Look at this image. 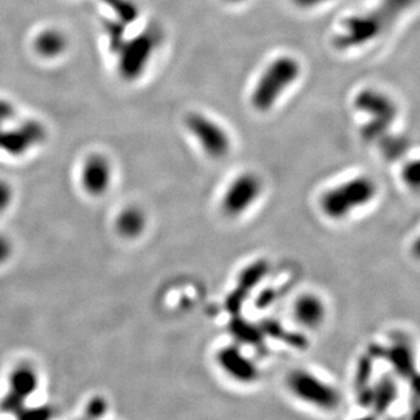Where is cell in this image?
<instances>
[{
    "instance_id": "1",
    "label": "cell",
    "mask_w": 420,
    "mask_h": 420,
    "mask_svg": "<svg viewBox=\"0 0 420 420\" xmlns=\"http://www.w3.org/2000/svg\"><path fill=\"white\" fill-rule=\"evenodd\" d=\"M412 1L381 0L370 12L350 16L344 21V32L334 39V45L337 49H350L375 40L401 13L408 10Z\"/></svg>"
},
{
    "instance_id": "2",
    "label": "cell",
    "mask_w": 420,
    "mask_h": 420,
    "mask_svg": "<svg viewBox=\"0 0 420 420\" xmlns=\"http://www.w3.org/2000/svg\"><path fill=\"white\" fill-rule=\"evenodd\" d=\"M377 195V186L369 177H357L326 190L320 199L322 214L332 221H342L369 205Z\"/></svg>"
},
{
    "instance_id": "3",
    "label": "cell",
    "mask_w": 420,
    "mask_h": 420,
    "mask_svg": "<svg viewBox=\"0 0 420 420\" xmlns=\"http://www.w3.org/2000/svg\"><path fill=\"white\" fill-rule=\"evenodd\" d=\"M300 63L293 56L284 55L273 60L264 71L251 95V104L255 109L260 113L272 109L282 93L300 76Z\"/></svg>"
},
{
    "instance_id": "4",
    "label": "cell",
    "mask_w": 420,
    "mask_h": 420,
    "mask_svg": "<svg viewBox=\"0 0 420 420\" xmlns=\"http://www.w3.org/2000/svg\"><path fill=\"white\" fill-rule=\"evenodd\" d=\"M286 385L292 396L313 408L329 411L340 405V392L335 386L307 370L290 372Z\"/></svg>"
},
{
    "instance_id": "5",
    "label": "cell",
    "mask_w": 420,
    "mask_h": 420,
    "mask_svg": "<svg viewBox=\"0 0 420 420\" xmlns=\"http://www.w3.org/2000/svg\"><path fill=\"white\" fill-rule=\"evenodd\" d=\"M354 106L361 113H366L372 117V122L362 130V135L367 140H375L384 133L398 115L395 102L385 93L374 89H364L357 93Z\"/></svg>"
},
{
    "instance_id": "6",
    "label": "cell",
    "mask_w": 420,
    "mask_h": 420,
    "mask_svg": "<svg viewBox=\"0 0 420 420\" xmlns=\"http://www.w3.org/2000/svg\"><path fill=\"white\" fill-rule=\"evenodd\" d=\"M262 194V183L254 173H242L231 181L222 196L221 208L229 217H238L250 210Z\"/></svg>"
},
{
    "instance_id": "7",
    "label": "cell",
    "mask_w": 420,
    "mask_h": 420,
    "mask_svg": "<svg viewBox=\"0 0 420 420\" xmlns=\"http://www.w3.org/2000/svg\"><path fill=\"white\" fill-rule=\"evenodd\" d=\"M186 126L209 157L222 158L230 150V138L225 128L201 113H190Z\"/></svg>"
},
{
    "instance_id": "8",
    "label": "cell",
    "mask_w": 420,
    "mask_h": 420,
    "mask_svg": "<svg viewBox=\"0 0 420 420\" xmlns=\"http://www.w3.org/2000/svg\"><path fill=\"white\" fill-rule=\"evenodd\" d=\"M270 271L267 260H255L242 270L238 275L234 289L227 295L225 307L231 315H238L245 305L251 293L260 286Z\"/></svg>"
},
{
    "instance_id": "9",
    "label": "cell",
    "mask_w": 420,
    "mask_h": 420,
    "mask_svg": "<svg viewBox=\"0 0 420 420\" xmlns=\"http://www.w3.org/2000/svg\"><path fill=\"white\" fill-rule=\"evenodd\" d=\"M113 180V167L109 158L101 153L90 154L81 167L80 183L91 196L104 195Z\"/></svg>"
},
{
    "instance_id": "10",
    "label": "cell",
    "mask_w": 420,
    "mask_h": 420,
    "mask_svg": "<svg viewBox=\"0 0 420 420\" xmlns=\"http://www.w3.org/2000/svg\"><path fill=\"white\" fill-rule=\"evenodd\" d=\"M216 362L225 375L241 384H251L260 379L256 363L238 347L225 346L216 354Z\"/></svg>"
},
{
    "instance_id": "11",
    "label": "cell",
    "mask_w": 420,
    "mask_h": 420,
    "mask_svg": "<svg viewBox=\"0 0 420 420\" xmlns=\"http://www.w3.org/2000/svg\"><path fill=\"white\" fill-rule=\"evenodd\" d=\"M153 49V39L148 34H141L132 39L130 46L123 43L119 48L123 55L119 64L124 76H128V78L138 77L150 61Z\"/></svg>"
},
{
    "instance_id": "12",
    "label": "cell",
    "mask_w": 420,
    "mask_h": 420,
    "mask_svg": "<svg viewBox=\"0 0 420 420\" xmlns=\"http://www.w3.org/2000/svg\"><path fill=\"white\" fill-rule=\"evenodd\" d=\"M293 315L302 327L315 329L324 324L327 308L324 300L314 293H304L297 298L293 305Z\"/></svg>"
},
{
    "instance_id": "13",
    "label": "cell",
    "mask_w": 420,
    "mask_h": 420,
    "mask_svg": "<svg viewBox=\"0 0 420 420\" xmlns=\"http://www.w3.org/2000/svg\"><path fill=\"white\" fill-rule=\"evenodd\" d=\"M69 48V39L62 29L47 27L36 33L33 39V51L39 58L55 60L61 58Z\"/></svg>"
},
{
    "instance_id": "14",
    "label": "cell",
    "mask_w": 420,
    "mask_h": 420,
    "mask_svg": "<svg viewBox=\"0 0 420 420\" xmlns=\"http://www.w3.org/2000/svg\"><path fill=\"white\" fill-rule=\"evenodd\" d=\"M148 225V218L145 212L138 207H128L123 209L116 218V229L119 235L126 238H137L144 232Z\"/></svg>"
},
{
    "instance_id": "15",
    "label": "cell",
    "mask_w": 420,
    "mask_h": 420,
    "mask_svg": "<svg viewBox=\"0 0 420 420\" xmlns=\"http://www.w3.org/2000/svg\"><path fill=\"white\" fill-rule=\"evenodd\" d=\"M397 395V389L391 379H384L379 382V386L374 390L372 395V401L376 405L377 412H384V410L390 406L395 401Z\"/></svg>"
},
{
    "instance_id": "16",
    "label": "cell",
    "mask_w": 420,
    "mask_h": 420,
    "mask_svg": "<svg viewBox=\"0 0 420 420\" xmlns=\"http://www.w3.org/2000/svg\"><path fill=\"white\" fill-rule=\"evenodd\" d=\"M232 333L238 340L250 344H260L264 335L262 328L250 324L247 321L237 320L236 317L232 322Z\"/></svg>"
},
{
    "instance_id": "17",
    "label": "cell",
    "mask_w": 420,
    "mask_h": 420,
    "mask_svg": "<svg viewBox=\"0 0 420 420\" xmlns=\"http://www.w3.org/2000/svg\"><path fill=\"white\" fill-rule=\"evenodd\" d=\"M14 192L6 180L0 179V214L6 212L12 205Z\"/></svg>"
},
{
    "instance_id": "18",
    "label": "cell",
    "mask_w": 420,
    "mask_h": 420,
    "mask_svg": "<svg viewBox=\"0 0 420 420\" xmlns=\"http://www.w3.org/2000/svg\"><path fill=\"white\" fill-rule=\"evenodd\" d=\"M16 108L10 101L0 98V128H5L7 124L14 122Z\"/></svg>"
},
{
    "instance_id": "19",
    "label": "cell",
    "mask_w": 420,
    "mask_h": 420,
    "mask_svg": "<svg viewBox=\"0 0 420 420\" xmlns=\"http://www.w3.org/2000/svg\"><path fill=\"white\" fill-rule=\"evenodd\" d=\"M403 178H404L405 183H408L409 186L417 188L420 180L419 163L412 161L410 164L406 165L404 172H403Z\"/></svg>"
},
{
    "instance_id": "20",
    "label": "cell",
    "mask_w": 420,
    "mask_h": 420,
    "mask_svg": "<svg viewBox=\"0 0 420 420\" xmlns=\"http://www.w3.org/2000/svg\"><path fill=\"white\" fill-rule=\"evenodd\" d=\"M392 354L394 357L390 355V359L395 363L396 368L401 372H409L408 364L410 363V359H409L408 352L403 348H399V349L394 350Z\"/></svg>"
},
{
    "instance_id": "21",
    "label": "cell",
    "mask_w": 420,
    "mask_h": 420,
    "mask_svg": "<svg viewBox=\"0 0 420 420\" xmlns=\"http://www.w3.org/2000/svg\"><path fill=\"white\" fill-rule=\"evenodd\" d=\"M13 247L10 238L5 235L0 234V265L6 263L12 256Z\"/></svg>"
},
{
    "instance_id": "22",
    "label": "cell",
    "mask_w": 420,
    "mask_h": 420,
    "mask_svg": "<svg viewBox=\"0 0 420 420\" xmlns=\"http://www.w3.org/2000/svg\"><path fill=\"white\" fill-rule=\"evenodd\" d=\"M276 300V295L273 293V291H264L262 294L260 295V299H258V306L260 307H265V306H269L270 304L272 305L273 302Z\"/></svg>"
},
{
    "instance_id": "23",
    "label": "cell",
    "mask_w": 420,
    "mask_h": 420,
    "mask_svg": "<svg viewBox=\"0 0 420 420\" xmlns=\"http://www.w3.org/2000/svg\"><path fill=\"white\" fill-rule=\"evenodd\" d=\"M292 1L300 9H312L321 4L327 3L329 0H292Z\"/></svg>"
},
{
    "instance_id": "24",
    "label": "cell",
    "mask_w": 420,
    "mask_h": 420,
    "mask_svg": "<svg viewBox=\"0 0 420 420\" xmlns=\"http://www.w3.org/2000/svg\"><path fill=\"white\" fill-rule=\"evenodd\" d=\"M227 1H231V3H240V1H243V0H227Z\"/></svg>"
}]
</instances>
